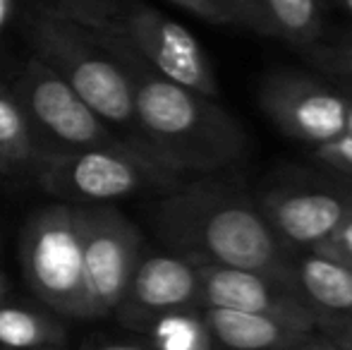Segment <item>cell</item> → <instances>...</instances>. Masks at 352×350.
I'll return each instance as SVG.
<instances>
[{"label":"cell","mask_w":352,"mask_h":350,"mask_svg":"<svg viewBox=\"0 0 352 350\" xmlns=\"http://www.w3.org/2000/svg\"><path fill=\"white\" fill-rule=\"evenodd\" d=\"M82 29L127 75L142 142L163 166L177 175L213 173L242 159L245 130L216 98L158 75L130 46L118 19L106 27Z\"/></svg>","instance_id":"obj_1"},{"label":"cell","mask_w":352,"mask_h":350,"mask_svg":"<svg viewBox=\"0 0 352 350\" xmlns=\"http://www.w3.org/2000/svg\"><path fill=\"white\" fill-rule=\"evenodd\" d=\"M153 228L175 254L192 264L250 269L290 278L292 250L240 190L195 180L170 190L153 206Z\"/></svg>","instance_id":"obj_2"},{"label":"cell","mask_w":352,"mask_h":350,"mask_svg":"<svg viewBox=\"0 0 352 350\" xmlns=\"http://www.w3.org/2000/svg\"><path fill=\"white\" fill-rule=\"evenodd\" d=\"M29 34L38 61L53 67L111 130H122L120 140L153 156L142 142L130 80L111 53L103 51L82 27L58 19L36 17Z\"/></svg>","instance_id":"obj_3"},{"label":"cell","mask_w":352,"mask_h":350,"mask_svg":"<svg viewBox=\"0 0 352 350\" xmlns=\"http://www.w3.org/2000/svg\"><path fill=\"white\" fill-rule=\"evenodd\" d=\"M34 173L43 192L65 204H101L180 180L161 161L125 140L87 149L46 151Z\"/></svg>","instance_id":"obj_4"},{"label":"cell","mask_w":352,"mask_h":350,"mask_svg":"<svg viewBox=\"0 0 352 350\" xmlns=\"http://www.w3.org/2000/svg\"><path fill=\"white\" fill-rule=\"evenodd\" d=\"M19 264L29 288L56 314L89 319L82 204L38 209L22 228Z\"/></svg>","instance_id":"obj_5"},{"label":"cell","mask_w":352,"mask_h":350,"mask_svg":"<svg viewBox=\"0 0 352 350\" xmlns=\"http://www.w3.org/2000/svg\"><path fill=\"white\" fill-rule=\"evenodd\" d=\"M12 91L27 111L38 140L53 144L48 151L87 149L120 140L116 130H111L77 91L38 58H32L19 70Z\"/></svg>","instance_id":"obj_6"},{"label":"cell","mask_w":352,"mask_h":350,"mask_svg":"<svg viewBox=\"0 0 352 350\" xmlns=\"http://www.w3.org/2000/svg\"><path fill=\"white\" fill-rule=\"evenodd\" d=\"M84 281L89 319L116 312L142 259V235L106 204L84 206Z\"/></svg>","instance_id":"obj_7"},{"label":"cell","mask_w":352,"mask_h":350,"mask_svg":"<svg viewBox=\"0 0 352 350\" xmlns=\"http://www.w3.org/2000/svg\"><path fill=\"white\" fill-rule=\"evenodd\" d=\"M118 27L161 77L201 96L218 98L221 89L209 58L185 24L148 5H130L118 17Z\"/></svg>","instance_id":"obj_8"},{"label":"cell","mask_w":352,"mask_h":350,"mask_svg":"<svg viewBox=\"0 0 352 350\" xmlns=\"http://www.w3.org/2000/svg\"><path fill=\"white\" fill-rule=\"evenodd\" d=\"M259 103L285 135L314 149L345 135L350 103L309 77L290 72L269 77L259 91Z\"/></svg>","instance_id":"obj_9"},{"label":"cell","mask_w":352,"mask_h":350,"mask_svg":"<svg viewBox=\"0 0 352 350\" xmlns=\"http://www.w3.org/2000/svg\"><path fill=\"white\" fill-rule=\"evenodd\" d=\"M201 285V307L256 312L287 319L311 331H319L314 314L305 307L290 278L221 264H197Z\"/></svg>","instance_id":"obj_10"},{"label":"cell","mask_w":352,"mask_h":350,"mask_svg":"<svg viewBox=\"0 0 352 350\" xmlns=\"http://www.w3.org/2000/svg\"><path fill=\"white\" fill-rule=\"evenodd\" d=\"M195 307H201L197 264L180 254H151L140 259L116 312L125 327L146 331L163 314Z\"/></svg>","instance_id":"obj_11"},{"label":"cell","mask_w":352,"mask_h":350,"mask_svg":"<svg viewBox=\"0 0 352 350\" xmlns=\"http://www.w3.org/2000/svg\"><path fill=\"white\" fill-rule=\"evenodd\" d=\"M259 211L287 250H311L352 211V192L276 190L261 199Z\"/></svg>","instance_id":"obj_12"},{"label":"cell","mask_w":352,"mask_h":350,"mask_svg":"<svg viewBox=\"0 0 352 350\" xmlns=\"http://www.w3.org/2000/svg\"><path fill=\"white\" fill-rule=\"evenodd\" d=\"M290 281L319 329L331 336L352 329V266L329 254L292 252Z\"/></svg>","instance_id":"obj_13"},{"label":"cell","mask_w":352,"mask_h":350,"mask_svg":"<svg viewBox=\"0 0 352 350\" xmlns=\"http://www.w3.org/2000/svg\"><path fill=\"white\" fill-rule=\"evenodd\" d=\"M201 314L218 350H292L316 336L311 329L269 314L221 307H201Z\"/></svg>","instance_id":"obj_14"},{"label":"cell","mask_w":352,"mask_h":350,"mask_svg":"<svg viewBox=\"0 0 352 350\" xmlns=\"http://www.w3.org/2000/svg\"><path fill=\"white\" fill-rule=\"evenodd\" d=\"M46 154L12 89L0 87V175L34 171Z\"/></svg>","instance_id":"obj_15"},{"label":"cell","mask_w":352,"mask_h":350,"mask_svg":"<svg viewBox=\"0 0 352 350\" xmlns=\"http://www.w3.org/2000/svg\"><path fill=\"white\" fill-rule=\"evenodd\" d=\"M65 341V329L58 319L27 305L0 303V350L53 348Z\"/></svg>","instance_id":"obj_16"},{"label":"cell","mask_w":352,"mask_h":350,"mask_svg":"<svg viewBox=\"0 0 352 350\" xmlns=\"http://www.w3.org/2000/svg\"><path fill=\"white\" fill-rule=\"evenodd\" d=\"M271 36H283L292 43H314L321 32L319 0H256Z\"/></svg>","instance_id":"obj_17"},{"label":"cell","mask_w":352,"mask_h":350,"mask_svg":"<svg viewBox=\"0 0 352 350\" xmlns=\"http://www.w3.org/2000/svg\"><path fill=\"white\" fill-rule=\"evenodd\" d=\"M146 333L153 350H218L201 307L163 314L146 329Z\"/></svg>","instance_id":"obj_18"},{"label":"cell","mask_w":352,"mask_h":350,"mask_svg":"<svg viewBox=\"0 0 352 350\" xmlns=\"http://www.w3.org/2000/svg\"><path fill=\"white\" fill-rule=\"evenodd\" d=\"M38 10V17L96 29L120 17V0H29Z\"/></svg>","instance_id":"obj_19"},{"label":"cell","mask_w":352,"mask_h":350,"mask_svg":"<svg viewBox=\"0 0 352 350\" xmlns=\"http://www.w3.org/2000/svg\"><path fill=\"white\" fill-rule=\"evenodd\" d=\"M209 3L221 8L232 19V24H242V27L254 29L259 34H271L256 0H209Z\"/></svg>","instance_id":"obj_20"},{"label":"cell","mask_w":352,"mask_h":350,"mask_svg":"<svg viewBox=\"0 0 352 350\" xmlns=\"http://www.w3.org/2000/svg\"><path fill=\"white\" fill-rule=\"evenodd\" d=\"M314 252L329 254V257L338 259V262L352 266V211L343 219V223L316 248H311Z\"/></svg>","instance_id":"obj_21"},{"label":"cell","mask_w":352,"mask_h":350,"mask_svg":"<svg viewBox=\"0 0 352 350\" xmlns=\"http://www.w3.org/2000/svg\"><path fill=\"white\" fill-rule=\"evenodd\" d=\"M314 154L319 161H324V164L333 166L336 171L352 177V137L350 135H343L336 142L316 146Z\"/></svg>","instance_id":"obj_22"},{"label":"cell","mask_w":352,"mask_h":350,"mask_svg":"<svg viewBox=\"0 0 352 350\" xmlns=\"http://www.w3.org/2000/svg\"><path fill=\"white\" fill-rule=\"evenodd\" d=\"M168 3L177 5V8H182L185 12L195 14V17L204 19V22H209V24H232V19L228 17L221 8L209 3V0H168Z\"/></svg>","instance_id":"obj_23"},{"label":"cell","mask_w":352,"mask_h":350,"mask_svg":"<svg viewBox=\"0 0 352 350\" xmlns=\"http://www.w3.org/2000/svg\"><path fill=\"white\" fill-rule=\"evenodd\" d=\"M314 61L331 70H338L340 75L352 77V46H340V48H316Z\"/></svg>","instance_id":"obj_24"},{"label":"cell","mask_w":352,"mask_h":350,"mask_svg":"<svg viewBox=\"0 0 352 350\" xmlns=\"http://www.w3.org/2000/svg\"><path fill=\"white\" fill-rule=\"evenodd\" d=\"M292 350H352L348 346H343V343H338V341H324V338H309L307 343H302V346H297V348H292Z\"/></svg>","instance_id":"obj_25"},{"label":"cell","mask_w":352,"mask_h":350,"mask_svg":"<svg viewBox=\"0 0 352 350\" xmlns=\"http://www.w3.org/2000/svg\"><path fill=\"white\" fill-rule=\"evenodd\" d=\"M89 350H153V348L148 346V343H122V341H118V343H101V346H94Z\"/></svg>","instance_id":"obj_26"},{"label":"cell","mask_w":352,"mask_h":350,"mask_svg":"<svg viewBox=\"0 0 352 350\" xmlns=\"http://www.w3.org/2000/svg\"><path fill=\"white\" fill-rule=\"evenodd\" d=\"M12 5H14V0H0V36H3V32L8 29V24H10Z\"/></svg>","instance_id":"obj_27"},{"label":"cell","mask_w":352,"mask_h":350,"mask_svg":"<svg viewBox=\"0 0 352 350\" xmlns=\"http://www.w3.org/2000/svg\"><path fill=\"white\" fill-rule=\"evenodd\" d=\"M8 288H10L8 278H5V274H3V271H0V303H3L5 295H8Z\"/></svg>","instance_id":"obj_28"},{"label":"cell","mask_w":352,"mask_h":350,"mask_svg":"<svg viewBox=\"0 0 352 350\" xmlns=\"http://www.w3.org/2000/svg\"><path fill=\"white\" fill-rule=\"evenodd\" d=\"M345 135L352 137V103H350V108H348V122H345Z\"/></svg>","instance_id":"obj_29"},{"label":"cell","mask_w":352,"mask_h":350,"mask_svg":"<svg viewBox=\"0 0 352 350\" xmlns=\"http://www.w3.org/2000/svg\"><path fill=\"white\" fill-rule=\"evenodd\" d=\"M336 5H338V8H343L345 12L352 14V0H336Z\"/></svg>","instance_id":"obj_30"},{"label":"cell","mask_w":352,"mask_h":350,"mask_svg":"<svg viewBox=\"0 0 352 350\" xmlns=\"http://www.w3.org/2000/svg\"><path fill=\"white\" fill-rule=\"evenodd\" d=\"M36 350H53V348H36Z\"/></svg>","instance_id":"obj_31"},{"label":"cell","mask_w":352,"mask_h":350,"mask_svg":"<svg viewBox=\"0 0 352 350\" xmlns=\"http://www.w3.org/2000/svg\"><path fill=\"white\" fill-rule=\"evenodd\" d=\"M348 46H352V36H350V43H348Z\"/></svg>","instance_id":"obj_32"}]
</instances>
